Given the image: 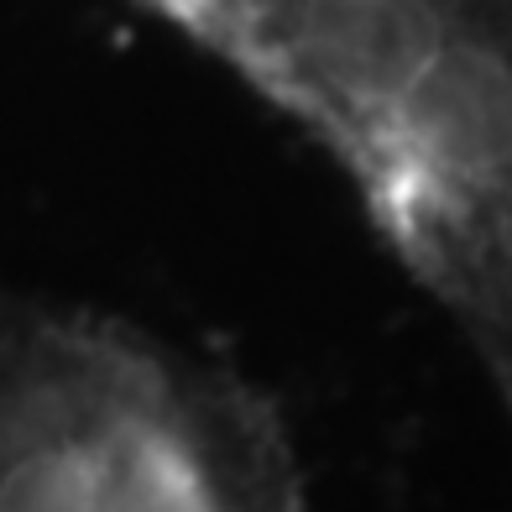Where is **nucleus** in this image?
I'll return each mask as SVG.
<instances>
[{
    "label": "nucleus",
    "mask_w": 512,
    "mask_h": 512,
    "mask_svg": "<svg viewBox=\"0 0 512 512\" xmlns=\"http://www.w3.org/2000/svg\"><path fill=\"white\" fill-rule=\"evenodd\" d=\"M0 512H304L277 403L142 319L0 304Z\"/></svg>",
    "instance_id": "f257e3e1"
}]
</instances>
